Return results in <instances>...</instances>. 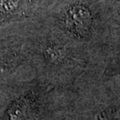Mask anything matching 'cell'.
I'll return each mask as SVG.
<instances>
[{"label": "cell", "mask_w": 120, "mask_h": 120, "mask_svg": "<svg viewBox=\"0 0 120 120\" xmlns=\"http://www.w3.org/2000/svg\"><path fill=\"white\" fill-rule=\"evenodd\" d=\"M27 101L24 98L15 101L8 109L9 120H22L27 111Z\"/></svg>", "instance_id": "cell-1"}, {"label": "cell", "mask_w": 120, "mask_h": 120, "mask_svg": "<svg viewBox=\"0 0 120 120\" xmlns=\"http://www.w3.org/2000/svg\"><path fill=\"white\" fill-rule=\"evenodd\" d=\"M45 54L48 58L52 61H56L61 56V52H59V50L52 47H49L45 49Z\"/></svg>", "instance_id": "cell-2"}, {"label": "cell", "mask_w": 120, "mask_h": 120, "mask_svg": "<svg viewBox=\"0 0 120 120\" xmlns=\"http://www.w3.org/2000/svg\"><path fill=\"white\" fill-rule=\"evenodd\" d=\"M6 70V67H5V66H2V64H0V74H2Z\"/></svg>", "instance_id": "cell-3"}]
</instances>
